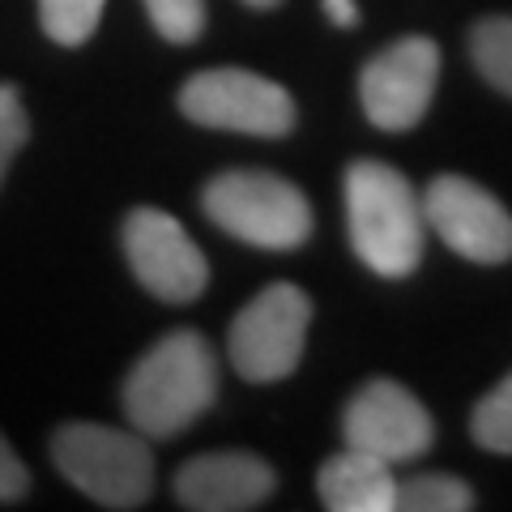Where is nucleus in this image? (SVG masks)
<instances>
[{"mask_svg": "<svg viewBox=\"0 0 512 512\" xmlns=\"http://www.w3.org/2000/svg\"><path fill=\"white\" fill-rule=\"evenodd\" d=\"M218 402V359L197 329L158 338L124 376L120 406L146 440H171Z\"/></svg>", "mask_w": 512, "mask_h": 512, "instance_id": "obj_1", "label": "nucleus"}, {"mask_svg": "<svg viewBox=\"0 0 512 512\" xmlns=\"http://www.w3.org/2000/svg\"><path fill=\"white\" fill-rule=\"evenodd\" d=\"M346 231L350 248L372 274L402 282L423 261V197L397 167L359 158L346 167Z\"/></svg>", "mask_w": 512, "mask_h": 512, "instance_id": "obj_2", "label": "nucleus"}, {"mask_svg": "<svg viewBox=\"0 0 512 512\" xmlns=\"http://www.w3.org/2000/svg\"><path fill=\"white\" fill-rule=\"evenodd\" d=\"M201 210L218 231L261 252H295L312 235V205L303 188L274 171H222L201 192Z\"/></svg>", "mask_w": 512, "mask_h": 512, "instance_id": "obj_3", "label": "nucleus"}, {"mask_svg": "<svg viewBox=\"0 0 512 512\" xmlns=\"http://www.w3.org/2000/svg\"><path fill=\"white\" fill-rule=\"evenodd\" d=\"M52 461L77 491L103 508L128 512L154 495V453L141 431L64 423L52 436Z\"/></svg>", "mask_w": 512, "mask_h": 512, "instance_id": "obj_4", "label": "nucleus"}, {"mask_svg": "<svg viewBox=\"0 0 512 512\" xmlns=\"http://www.w3.org/2000/svg\"><path fill=\"white\" fill-rule=\"evenodd\" d=\"M312 299L295 282H274L231 320L227 355L248 384H278L299 367L308 346Z\"/></svg>", "mask_w": 512, "mask_h": 512, "instance_id": "obj_5", "label": "nucleus"}, {"mask_svg": "<svg viewBox=\"0 0 512 512\" xmlns=\"http://www.w3.org/2000/svg\"><path fill=\"white\" fill-rule=\"evenodd\" d=\"M180 111L201 128L278 141L295 128V99L286 86L252 69H205L180 86Z\"/></svg>", "mask_w": 512, "mask_h": 512, "instance_id": "obj_6", "label": "nucleus"}, {"mask_svg": "<svg viewBox=\"0 0 512 512\" xmlns=\"http://www.w3.org/2000/svg\"><path fill=\"white\" fill-rule=\"evenodd\" d=\"M440 82V47L427 35H406L363 64L359 73V103L363 116L384 133H406L414 128Z\"/></svg>", "mask_w": 512, "mask_h": 512, "instance_id": "obj_7", "label": "nucleus"}, {"mask_svg": "<svg viewBox=\"0 0 512 512\" xmlns=\"http://www.w3.org/2000/svg\"><path fill=\"white\" fill-rule=\"evenodd\" d=\"M120 239H124V256L133 278L154 299L163 303L201 299L205 282H210V261L180 227V218H171L167 210H154V205H141V210L124 218Z\"/></svg>", "mask_w": 512, "mask_h": 512, "instance_id": "obj_8", "label": "nucleus"}, {"mask_svg": "<svg viewBox=\"0 0 512 512\" xmlns=\"http://www.w3.org/2000/svg\"><path fill=\"white\" fill-rule=\"evenodd\" d=\"M423 218L457 256L474 265L512 261V214L491 188L466 175H436L423 188Z\"/></svg>", "mask_w": 512, "mask_h": 512, "instance_id": "obj_9", "label": "nucleus"}, {"mask_svg": "<svg viewBox=\"0 0 512 512\" xmlns=\"http://www.w3.org/2000/svg\"><path fill=\"white\" fill-rule=\"evenodd\" d=\"M342 436L389 466L419 461L436 444V423L427 406L397 380H367L342 410Z\"/></svg>", "mask_w": 512, "mask_h": 512, "instance_id": "obj_10", "label": "nucleus"}, {"mask_svg": "<svg viewBox=\"0 0 512 512\" xmlns=\"http://www.w3.org/2000/svg\"><path fill=\"white\" fill-rule=\"evenodd\" d=\"M278 487V474L256 453H201L188 457L171 478L175 504L192 512H248L261 508Z\"/></svg>", "mask_w": 512, "mask_h": 512, "instance_id": "obj_11", "label": "nucleus"}, {"mask_svg": "<svg viewBox=\"0 0 512 512\" xmlns=\"http://www.w3.org/2000/svg\"><path fill=\"white\" fill-rule=\"evenodd\" d=\"M316 495L329 512H397V474L363 448H342L316 474Z\"/></svg>", "mask_w": 512, "mask_h": 512, "instance_id": "obj_12", "label": "nucleus"}, {"mask_svg": "<svg viewBox=\"0 0 512 512\" xmlns=\"http://www.w3.org/2000/svg\"><path fill=\"white\" fill-rule=\"evenodd\" d=\"M470 60L487 86L512 99V13L483 18L470 30Z\"/></svg>", "mask_w": 512, "mask_h": 512, "instance_id": "obj_13", "label": "nucleus"}, {"mask_svg": "<svg viewBox=\"0 0 512 512\" xmlns=\"http://www.w3.org/2000/svg\"><path fill=\"white\" fill-rule=\"evenodd\" d=\"M397 508L402 512H470L474 487L457 474H414L397 483Z\"/></svg>", "mask_w": 512, "mask_h": 512, "instance_id": "obj_14", "label": "nucleus"}, {"mask_svg": "<svg viewBox=\"0 0 512 512\" xmlns=\"http://www.w3.org/2000/svg\"><path fill=\"white\" fill-rule=\"evenodd\" d=\"M470 436L487 453L512 457V372L491 393L478 397V406L470 414Z\"/></svg>", "mask_w": 512, "mask_h": 512, "instance_id": "obj_15", "label": "nucleus"}, {"mask_svg": "<svg viewBox=\"0 0 512 512\" xmlns=\"http://www.w3.org/2000/svg\"><path fill=\"white\" fill-rule=\"evenodd\" d=\"M107 0H39L43 35L60 47H82L99 30Z\"/></svg>", "mask_w": 512, "mask_h": 512, "instance_id": "obj_16", "label": "nucleus"}, {"mask_svg": "<svg viewBox=\"0 0 512 512\" xmlns=\"http://www.w3.org/2000/svg\"><path fill=\"white\" fill-rule=\"evenodd\" d=\"M146 13L158 35L180 47L197 43L205 30V0H146Z\"/></svg>", "mask_w": 512, "mask_h": 512, "instance_id": "obj_17", "label": "nucleus"}, {"mask_svg": "<svg viewBox=\"0 0 512 512\" xmlns=\"http://www.w3.org/2000/svg\"><path fill=\"white\" fill-rule=\"evenodd\" d=\"M30 141V116H26V103L18 86L0 82V184L9 175V163L18 158V150Z\"/></svg>", "mask_w": 512, "mask_h": 512, "instance_id": "obj_18", "label": "nucleus"}, {"mask_svg": "<svg viewBox=\"0 0 512 512\" xmlns=\"http://www.w3.org/2000/svg\"><path fill=\"white\" fill-rule=\"evenodd\" d=\"M30 491V470L26 461L13 453V444L0 436V504H18Z\"/></svg>", "mask_w": 512, "mask_h": 512, "instance_id": "obj_19", "label": "nucleus"}, {"mask_svg": "<svg viewBox=\"0 0 512 512\" xmlns=\"http://www.w3.org/2000/svg\"><path fill=\"white\" fill-rule=\"evenodd\" d=\"M325 18L342 30H355L359 26V5L355 0H325Z\"/></svg>", "mask_w": 512, "mask_h": 512, "instance_id": "obj_20", "label": "nucleus"}, {"mask_svg": "<svg viewBox=\"0 0 512 512\" xmlns=\"http://www.w3.org/2000/svg\"><path fill=\"white\" fill-rule=\"evenodd\" d=\"M244 5H248V9H256V13H269V9H278L282 0H244Z\"/></svg>", "mask_w": 512, "mask_h": 512, "instance_id": "obj_21", "label": "nucleus"}]
</instances>
